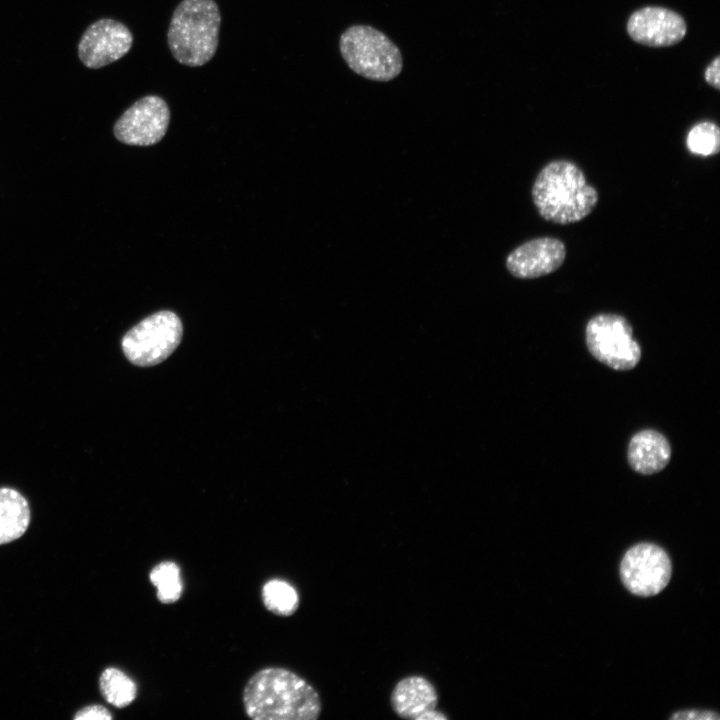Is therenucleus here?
Masks as SVG:
<instances>
[{
	"mask_svg": "<svg viewBox=\"0 0 720 720\" xmlns=\"http://www.w3.org/2000/svg\"><path fill=\"white\" fill-rule=\"evenodd\" d=\"M672 566L668 554L653 543L631 547L620 564V577L628 591L641 597L661 592L669 583Z\"/></svg>",
	"mask_w": 720,
	"mask_h": 720,
	"instance_id": "7",
	"label": "nucleus"
},
{
	"mask_svg": "<svg viewBox=\"0 0 720 720\" xmlns=\"http://www.w3.org/2000/svg\"><path fill=\"white\" fill-rule=\"evenodd\" d=\"M100 691L105 700L117 708L130 705L136 698V683L123 671L109 667L99 679Z\"/></svg>",
	"mask_w": 720,
	"mask_h": 720,
	"instance_id": "16",
	"label": "nucleus"
},
{
	"mask_svg": "<svg viewBox=\"0 0 720 720\" xmlns=\"http://www.w3.org/2000/svg\"><path fill=\"white\" fill-rule=\"evenodd\" d=\"M242 702L253 720H316L322 710L315 688L283 667L255 672L244 686Z\"/></svg>",
	"mask_w": 720,
	"mask_h": 720,
	"instance_id": "1",
	"label": "nucleus"
},
{
	"mask_svg": "<svg viewBox=\"0 0 720 720\" xmlns=\"http://www.w3.org/2000/svg\"><path fill=\"white\" fill-rule=\"evenodd\" d=\"M170 121L166 101L160 96L148 95L130 106L114 125V135L128 145L149 146L165 135Z\"/></svg>",
	"mask_w": 720,
	"mask_h": 720,
	"instance_id": "8",
	"label": "nucleus"
},
{
	"mask_svg": "<svg viewBox=\"0 0 720 720\" xmlns=\"http://www.w3.org/2000/svg\"><path fill=\"white\" fill-rule=\"evenodd\" d=\"M720 58L716 57L714 61L706 68L705 70V80L708 84L711 86H714L716 89L720 88Z\"/></svg>",
	"mask_w": 720,
	"mask_h": 720,
	"instance_id": "21",
	"label": "nucleus"
},
{
	"mask_svg": "<svg viewBox=\"0 0 720 720\" xmlns=\"http://www.w3.org/2000/svg\"><path fill=\"white\" fill-rule=\"evenodd\" d=\"M671 719H682V720H717L719 715L713 711H700V710H689L677 712L671 716Z\"/></svg>",
	"mask_w": 720,
	"mask_h": 720,
	"instance_id": "20",
	"label": "nucleus"
},
{
	"mask_svg": "<svg viewBox=\"0 0 720 720\" xmlns=\"http://www.w3.org/2000/svg\"><path fill=\"white\" fill-rule=\"evenodd\" d=\"M671 455L672 450L667 438L653 429H644L635 433L627 449L629 466L642 475H652L662 471L669 464Z\"/></svg>",
	"mask_w": 720,
	"mask_h": 720,
	"instance_id": "12",
	"label": "nucleus"
},
{
	"mask_svg": "<svg viewBox=\"0 0 720 720\" xmlns=\"http://www.w3.org/2000/svg\"><path fill=\"white\" fill-rule=\"evenodd\" d=\"M598 192L573 162L555 160L545 165L532 186L539 215L555 224H572L586 218L598 203Z\"/></svg>",
	"mask_w": 720,
	"mask_h": 720,
	"instance_id": "2",
	"label": "nucleus"
},
{
	"mask_svg": "<svg viewBox=\"0 0 720 720\" xmlns=\"http://www.w3.org/2000/svg\"><path fill=\"white\" fill-rule=\"evenodd\" d=\"M133 44V35L126 25L103 18L92 23L78 44V56L91 69L107 66L125 56Z\"/></svg>",
	"mask_w": 720,
	"mask_h": 720,
	"instance_id": "9",
	"label": "nucleus"
},
{
	"mask_svg": "<svg viewBox=\"0 0 720 720\" xmlns=\"http://www.w3.org/2000/svg\"><path fill=\"white\" fill-rule=\"evenodd\" d=\"M112 715L107 708L102 705H91L79 710L74 719L76 720H110Z\"/></svg>",
	"mask_w": 720,
	"mask_h": 720,
	"instance_id": "19",
	"label": "nucleus"
},
{
	"mask_svg": "<svg viewBox=\"0 0 720 720\" xmlns=\"http://www.w3.org/2000/svg\"><path fill=\"white\" fill-rule=\"evenodd\" d=\"M182 335L180 318L172 311H159L131 328L121 346L132 364L149 367L168 358L180 344Z\"/></svg>",
	"mask_w": 720,
	"mask_h": 720,
	"instance_id": "5",
	"label": "nucleus"
},
{
	"mask_svg": "<svg viewBox=\"0 0 720 720\" xmlns=\"http://www.w3.org/2000/svg\"><path fill=\"white\" fill-rule=\"evenodd\" d=\"M265 608L278 616H291L299 606V595L287 581L273 578L265 582L261 590Z\"/></svg>",
	"mask_w": 720,
	"mask_h": 720,
	"instance_id": "15",
	"label": "nucleus"
},
{
	"mask_svg": "<svg viewBox=\"0 0 720 720\" xmlns=\"http://www.w3.org/2000/svg\"><path fill=\"white\" fill-rule=\"evenodd\" d=\"M30 522V508L22 494L12 488H0V544L22 536Z\"/></svg>",
	"mask_w": 720,
	"mask_h": 720,
	"instance_id": "14",
	"label": "nucleus"
},
{
	"mask_svg": "<svg viewBox=\"0 0 720 720\" xmlns=\"http://www.w3.org/2000/svg\"><path fill=\"white\" fill-rule=\"evenodd\" d=\"M339 49L347 66L373 81L387 82L403 69L398 46L383 32L369 25H352L340 36Z\"/></svg>",
	"mask_w": 720,
	"mask_h": 720,
	"instance_id": "4",
	"label": "nucleus"
},
{
	"mask_svg": "<svg viewBox=\"0 0 720 720\" xmlns=\"http://www.w3.org/2000/svg\"><path fill=\"white\" fill-rule=\"evenodd\" d=\"M686 23L678 13L663 7H644L635 11L627 23L629 36L637 43L666 47L679 43L686 34Z\"/></svg>",
	"mask_w": 720,
	"mask_h": 720,
	"instance_id": "10",
	"label": "nucleus"
},
{
	"mask_svg": "<svg viewBox=\"0 0 720 720\" xmlns=\"http://www.w3.org/2000/svg\"><path fill=\"white\" fill-rule=\"evenodd\" d=\"M449 717L444 714L441 711H437L436 709L431 710L424 715H422L419 720H448Z\"/></svg>",
	"mask_w": 720,
	"mask_h": 720,
	"instance_id": "22",
	"label": "nucleus"
},
{
	"mask_svg": "<svg viewBox=\"0 0 720 720\" xmlns=\"http://www.w3.org/2000/svg\"><path fill=\"white\" fill-rule=\"evenodd\" d=\"M565 258L566 248L560 239L540 237L514 249L506 259V267L514 277L532 279L555 272Z\"/></svg>",
	"mask_w": 720,
	"mask_h": 720,
	"instance_id": "11",
	"label": "nucleus"
},
{
	"mask_svg": "<svg viewBox=\"0 0 720 720\" xmlns=\"http://www.w3.org/2000/svg\"><path fill=\"white\" fill-rule=\"evenodd\" d=\"M221 14L214 0H182L175 8L167 42L173 57L190 67L209 62L218 47Z\"/></svg>",
	"mask_w": 720,
	"mask_h": 720,
	"instance_id": "3",
	"label": "nucleus"
},
{
	"mask_svg": "<svg viewBox=\"0 0 720 720\" xmlns=\"http://www.w3.org/2000/svg\"><path fill=\"white\" fill-rule=\"evenodd\" d=\"M390 699L392 709L399 717L419 720L425 713L436 709L438 694L428 679L411 675L397 682Z\"/></svg>",
	"mask_w": 720,
	"mask_h": 720,
	"instance_id": "13",
	"label": "nucleus"
},
{
	"mask_svg": "<svg viewBox=\"0 0 720 720\" xmlns=\"http://www.w3.org/2000/svg\"><path fill=\"white\" fill-rule=\"evenodd\" d=\"M149 579L156 587L157 599L163 604H172L178 601L183 592V581L178 564L173 561H162L155 565Z\"/></svg>",
	"mask_w": 720,
	"mask_h": 720,
	"instance_id": "17",
	"label": "nucleus"
},
{
	"mask_svg": "<svg viewBox=\"0 0 720 720\" xmlns=\"http://www.w3.org/2000/svg\"><path fill=\"white\" fill-rule=\"evenodd\" d=\"M585 341L596 360L617 371L631 370L641 359V347L633 337L632 326L618 314L592 317L585 328Z\"/></svg>",
	"mask_w": 720,
	"mask_h": 720,
	"instance_id": "6",
	"label": "nucleus"
},
{
	"mask_svg": "<svg viewBox=\"0 0 720 720\" xmlns=\"http://www.w3.org/2000/svg\"><path fill=\"white\" fill-rule=\"evenodd\" d=\"M687 149L695 155L712 156L720 149V132L716 124L704 121L694 125L686 138Z\"/></svg>",
	"mask_w": 720,
	"mask_h": 720,
	"instance_id": "18",
	"label": "nucleus"
}]
</instances>
